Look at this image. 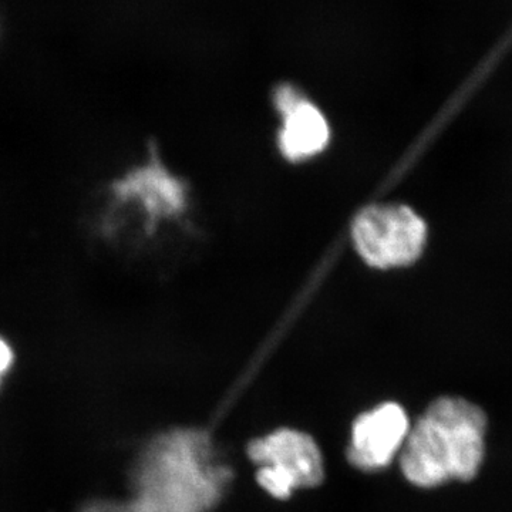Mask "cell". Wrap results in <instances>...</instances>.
<instances>
[{
	"instance_id": "7",
	"label": "cell",
	"mask_w": 512,
	"mask_h": 512,
	"mask_svg": "<svg viewBox=\"0 0 512 512\" xmlns=\"http://www.w3.org/2000/svg\"><path fill=\"white\" fill-rule=\"evenodd\" d=\"M113 190L120 200L137 201L153 218L177 214L187 201L183 183L157 161L127 174Z\"/></svg>"
},
{
	"instance_id": "8",
	"label": "cell",
	"mask_w": 512,
	"mask_h": 512,
	"mask_svg": "<svg viewBox=\"0 0 512 512\" xmlns=\"http://www.w3.org/2000/svg\"><path fill=\"white\" fill-rule=\"evenodd\" d=\"M13 363V350L5 339L0 338V382L5 373L9 372Z\"/></svg>"
},
{
	"instance_id": "4",
	"label": "cell",
	"mask_w": 512,
	"mask_h": 512,
	"mask_svg": "<svg viewBox=\"0 0 512 512\" xmlns=\"http://www.w3.org/2000/svg\"><path fill=\"white\" fill-rule=\"evenodd\" d=\"M249 457L261 466L258 481L269 494L286 498L298 487L322 480V458L315 441L298 431L282 430L249 446Z\"/></svg>"
},
{
	"instance_id": "5",
	"label": "cell",
	"mask_w": 512,
	"mask_h": 512,
	"mask_svg": "<svg viewBox=\"0 0 512 512\" xmlns=\"http://www.w3.org/2000/svg\"><path fill=\"white\" fill-rule=\"evenodd\" d=\"M410 421L400 404L383 403L355 421L348 456L353 466L379 470L392 463L406 443Z\"/></svg>"
},
{
	"instance_id": "2",
	"label": "cell",
	"mask_w": 512,
	"mask_h": 512,
	"mask_svg": "<svg viewBox=\"0 0 512 512\" xmlns=\"http://www.w3.org/2000/svg\"><path fill=\"white\" fill-rule=\"evenodd\" d=\"M227 478L228 471L212 463L204 437L170 434L148 450L131 512H205Z\"/></svg>"
},
{
	"instance_id": "3",
	"label": "cell",
	"mask_w": 512,
	"mask_h": 512,
	"mask_svg": "<svg viewBox=\"0 0 512 512\" xmlns=\"http://www.w3.org/2000/svg\"><path fill=\"white\" fill-rule=\"evenodd\" d=\"M353 242L363 261L373 268L407 266L423 254L427 225L406 205H373L353 222Z\"/></svg>"
},
{
	"instance_id": "1",
	"label": "cell",
	"mask_w": 512,
	"mask_h": 512,
	"mask_svg": "<svg viewBox=\"0 0 512 512\" xmlns=\"http://www.w3.org/2000/svg\"><path fill=\"white\" fill-rule=\"evenodd\" d=\"M487 416L461 397L434 400L410 427L400 466L404 477L420 488L448 481H470L484 460Z\"/></svg>"
},
{
	"instance_id": "6",
	"label": "cell",
	"mask_w": 512,
	"mask_h": 512,
	"mask_svg": "<svg viewBox=\"0 0 512 512\" xmlns=\"http://www.w3.org/2000/svg\"><path fill=\"white\" fill-rule=\"evenodd\" d=\"M275 106L284 117L279 148L289 161L318 156L330 140V128L322 111L295 87L282 84L275 92Z\"/></svg>"
}]
</instances>
